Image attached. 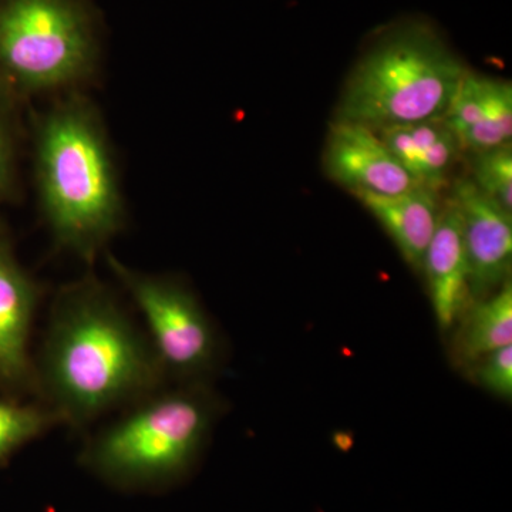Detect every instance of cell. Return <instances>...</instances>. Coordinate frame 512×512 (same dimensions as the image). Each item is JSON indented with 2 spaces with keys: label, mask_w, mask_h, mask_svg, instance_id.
Masks as SVG:
<instances>
[{
  "label": "cell",
  "mask_w": 512,
  "mask_h": 512,
  "mask_svg": "<svg viewBox=\"0 0 512 512\" xmlns=\"http://www.w3.org/2000/svg\"><path fill=\"white\" fill-rule=\"evenodd\" d=\"M40 210L60 248L93 264L126 221L119 171L100 111L80 90L33 121Z\"/></svg>",
  "instance_id": "cell-2"
},
{
  "label": "cell",
  "mask_w": 512,
  "mask_h": 512,
  "mask_svg": "<svg viewBox=\"0 0 512 512\" xmlns=\"http://www.w3.org/2000/svg\"><path fill=\"white\" fill-rule=\"evenodd\" d=\"M33 367L37 402L77 430L168 383L146 332L92 275L57 293Z\"/></svg>",
  "instance_id": "cell-1"
},
{
  "label": "cell",
  "mask_w": 512,
  "mask_h": 512,
  "mask_svg": "<svg viewBox=\"0 0 512 512\" xmlns=\"http://www.w3.org/2000/svg\"><path fill=\"white\" fill-rule=\"evenodd\" d=\"M39 301V285L0 227V392L15 399L36 393L30 336Z\"/></svg>",
  "instance_id": "cell-7"
},
{
  "label": "cell",
  "mask_w": 512,
  "mask_h": 512,
  "mask_svg": "<svg viewBox=\"0 0 512 512\" xmlns=\"http://www.w3.org/2000/svg\"><path fill=\"white\" fill-rule=\"evenodd\" d=\"M60 426L55 413L40 402L25 403L10 396H0V466L30 441Z\"/></svg>",
  "instance_id": "cell-15"
},
{
  "label": "cell",
  "mask_w": 512,
  "mask_h": 512,
  "mask_svg": "<svg viewBox=\"0 0 512 512\" xmlns=\"http://www.w3.org/2000/svg\"><path fill=\"white\" fill-rule=\"evenodd\" d=\"M356 198L386 229L404 261L414 271L421 272L424 256L440 221L443 208L440 191L417 185L402 194H360Z\"/></svg>",
  "instance_id": "cell-12"
},
{
  "label": "cell",
  "mask_w": 512,
  "mask_h": 512,
  "mask_svg": "<svg viewBox=\"0 0 512 512\" xmlns=\"http://www.w3.org/2000/svg\"><path fill=\"white\" fill-rule=\"evenodd\" d=\"M217 412L205 383L164 384L94 433L80 460L117 487L168 483L197 460Z\"/></svg>",
  "instance_id": "cell-4"
},
{
  "label": "cell",
  "mask_w": 512,
  "mask_h": 512,
  "mask_svg": "<svg viewBox=\"0 0 512 512\" xmlns=\"http://www.w3.org/2000/svg\"><path fill=\"white\" fill-rule=\"evenodd\" d=\"M99 60L89 0H0V92L16 103L80 90Z\"/></svg>",
  "instance_id": "cell-5"
},
{
  "label": "cell",
  "mask_w": 512,
  "mask_h": 512,
  "mask_svg": "<svg viewBox=\"0 0 512 512\" xmlns=\"http://www.w3.org/2000/svg\"><path fill=\"white\" fill-rule=\"evenodd\" d=\"M473 177L478 191L512 214V144L471 154Z\"/></svg>",
  "instance_id": "cell-16"
},
{
  "label": "cell",
  "mask_w": 512,
  "mask_h": 512,
  "mask_svg": "<svg viewBox=\"0 0 512 512\" xmlns=\"http://www.w3.org/2000/svg\"><path fill=\"white\" fill-rule=\"evenodd\" d=\"M477 379L484 389L510 400L512 397V345L494 350L478 360Z\"/></svg>",
  "instance_id": "cell-18"
},
{
  "label": "cell",
  "mask_w": 512,
  "mask_h": 512,
  "mask_svg": "<svg viewBox=\"0 0 512 512\" xmlns=\"http://www.w3.org/2000/svg\"><path fill=\"white\" fill-rule=\"evenodd\" d=\"M468 69L430 20H399L357 60L336 120L380 130L443 117Z\"/></svg>",
  "instance_id": "cell-3"
},
{
  "label": "cell",
  "mask_w": 512,
  "mask_h": 512,
  "mask_svg": "<svg viewBox=\"0 0 512 512\" xmlns=\"http://www.w3.org/2000/svg\"><path fill=\"white\" fill-rule=\"evenodd\" d=\"M461 150L470 154L512 140V84L468 69L443 116Z\"/></svg>",
  "instance_id": "cell-10"
},
{
  "label": "cell",
  "mask_w": 512,
  "mask_h": 512,
  "mask_svg": "<svg viewBox=\"0 0 512 512\" xmlns=\"http://www.w3.org/2000/svg\"><path fill=\"white\" fill-rule=\"evenodd\" d=\"M458 322L461 328L456 338V355L464 365L512 345L511 282H505L494 295L471 303Z\"/></svg>",
  "instance_id": "cell-14"
},
{
  "label": "cell",
  "mask_w": 512,
  "mask_h": 512,
  "mask_svg": "<svg viewBox=\"0 0 512 512\" xmlns=\"http://www.w3.org/2000/svg\"><path fill=\"white\" fill-rule=\"evenodd\" d=\"M375 131L416 183L436 191L446 187L463 153L443 117Z\"/></svg>",
  "instance_id": "cell-13"
},
{
  "label": "cell",
  "mask_w": 512,
  "mask_h": 512,
  "mask_svg": "<svg viewBox=\"0 0 512 512\" xmlns=\"http://www.w3.org/2000/svg\"><path fill=\"white\" fill-rule=\"evenodd\" d=\"M106 261L143 316L167 382L204 383L217 365L218 342L194 293L173 276L137 271L111 254Z\"/></svg>",
  "instance_id": "cell-6"
},
{
  "label": "cell",
  "mask_w": 512,
  "mask_h": 512,
  "mask_svg": "<svg viewBox=\"0 0 512 512\" xmlns=\"http://www.w3.org/2000/svg\"><path fill=\"white\" fill-rule=\"evenodd\" d=\"M326 173L352 194L396 195L420 185L372 128L336 120L325 148Z\"/></svg>",
  "instance_id": "cell-9"
},
{
  "label": "cell",
  "mask_w": 512,
  "mask_h": 512,
  "mask_svg": "<svg viewBox=\"0 0 512 512\" xmlns=\"http://www.w3.org/2000/svg\"><path fill=\"white\" fill-rule=\"evenodd\" d=\"M466 247L471 296H490L503 286L512 266V214L478 191L470 178L454 184L453 194Z\"/></svg>",
  "instance_id": "cell-8"
},
{
  "label": "cell",
  "mask_w": 512,
  "mask_h": 512,
  "mask_svg": "<svg viewBox=\"0 0 512 512\" xmlns=\"http://www.w3.org/2000/svg\"><path fill=\"white\" fill-rule=\"evenodd\" d=\"M16 101L0 92V204L12 200L16 192L18 161V126L15 121Z\"/></svg>",
  "instance_id": "cell-17"
},
{
  "label": "cell",
  "mask_w": 512,
  "mask_h": 512,
  "mask_svg": "<svg viewBox=\"0 0 512 512\" xmlns=\"http://www.w3.org/2000/svg\"><path fill=\"white\" fill-rule=\"evenodd\" d=\"M421 271L426 272L437 323L443 330L453 328L474 299L471 296L463 224L456 202L451 197L443 202L439 225L424 256Z\"/></svg>",
  "instance_id": "cell-11"
}]
</instances>
